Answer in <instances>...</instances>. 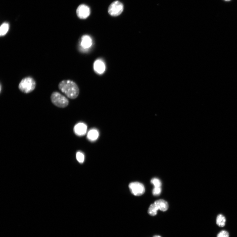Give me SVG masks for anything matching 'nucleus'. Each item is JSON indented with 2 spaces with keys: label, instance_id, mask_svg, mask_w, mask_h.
Instances as JSON below:
<instances>
[{
  "label": "nucleus",
  "instance_id": "obj_1",
  "mask_svg": "<svg viewBox=\"0 0 237 237\" xmlns=\"http://www.w3.org/2000/svg\"><path fill=\"white\" fill-rule=\"evenodd\" d=\"M58 87L61 91L68 98L72 99L77 98L80 92L77 84L70 80H64L60 81Z\"/></svg>",
  "mask_w": 237,
  "mask_h": 237
},
{
  "label": "nucleus",
  "instance_id": "obj_2",
  "mask_svg": "<svg viewBox=\"0 0 237 237\" xmlns=\"http://www.w3.org/2000/svg\"><path fill=\"white\" fill-rule=\"evenodd\" d=\"M36 86V82L32 77H28L23 78L19 85V90L22 92L28 94L33 91Z\"/></svg>",
  "mask_w": 237,
  "mask_h": 237
},
{
  "label": "nucleus",
  "instance_id": "obj_3",
  "mask_svg": "<svg viewBox=\"0 0 237 237\" xmlns=\"http://www.w3.org/2000/svg\"><path fill=\"white\" fill-rule=\"evenodd\" d=\"M51 101L56 106L61 108H64L69 105V101L64 95L58 92H54L51 96Z\"/></svg>",
  "mask_w": 237,
  "mask_h": 237
},
{
  "label": "nucleus",
  "instance_id": "obj_4",
  "mask_svg": "<svg viewBox=\"0 0 237 237\" xmlns=\"http://www.w3.org/2000/svg\"><path fill=\"white\" fill-rule=\"evenodd\" d=\"M124 10L123 4L118 1L112 2L108 9V12L112 16H117L122 13Z\"/></svg>",
  "mask_w": 237,
  "mask_h": 237
},
{
  "label": "nucleus",
  "instance_id": "obj_5",
  "mask_svg": "<svg viewBox=\"0 0 237 237\" xmlns=\"http://www.w3.org/2000/svg\"><path fill=\"white\" fill-rule=\"evenodd\" d=\"M129 188L131 193L136 196H141L145 192L144 185L139 182H133L130 183Z\"/></svg>",
  "mask_w": 237,
  "mask_h": 237
},
{
  "label": "nucleus",
  "instance_id": "obj_6",
  "mask_svg": "<svg viewBox=\"0 0 237 237\" xmlns=\"http://www.w3.org/2000/svg\"><path fill=\"white\" fill-rule=\"evenodd\" d=\"M77 14L78 17L80 19H86L90 15V8L86 5H80L77 8Z\"/></svg>",
  "mask_w": 237,
  "mask_h": 237
},
{
  "label": "nucleus",
  "instance_id": "obj_7",
  "mask_svg": "<svg viewBox=\"0 0 237 237\" xmlns=\"http://www.w3.org/2000/svg\"><path fill=\"white\" fill-rule=\"evenodd\" d=\"M92 39L89 35H84L81 37L80 45L83 50H87L89 49L92 47Z\"/></svg>",
  "mask_w": 237,
  "mask_h": 237
},
{
  "label": "nucleus",
  "instance_id": "obj_8",
  "mask_svg": "<svg viewBox=\"0 0 237 237\" xmlns=\"http://www.w3.org/2000/svg\"><path fill=\"white\" fill-rule=\"evenodd\" d=\"M94 69L96 73L98 74H102L106 70L105 64L103 61L100 59H97L93 65Z\"/></svg>",
  "mask_w": 237,
  "mask_h": 237
},
{
  "label": "nucleus",
  "instance_id": "obj_9",
  "mask_svg": "<svg viewBox=\"0 0 237 237\" xmlns=\"http://www.w3.org/2000/svg\"><path fill=\"white\" fill-rule=\"evenodd\" d=\"M87 126L86 125L82 123L76 124L74 127V131L76 135L78 136H82L86 133Z\"/></svg>",
  "mask_w": 237,
  "mask_h": 237
},
{
  "label": "nucleus",
  "instance_id": "obj_10",
  "mask_svg": "<svg viewBox=\"0 0 237 237\" xmlns=\"http://www.w3.org/2000/svg\"><path fill=\"white\" fill-rule=\"evenodd\" d=\"M154 203L156 205L159 210L163 211H165L168 209V203L165 200L162 199L158 200Z\"/></svg>",
  "mask_w": 237,
  "mask_h": 237
},
{
  "label": "nucleus",
  "instance_id": "obj_11",
  "mask_svg": "<svg viewBox=\"0 0 237 237\" xmlns=\"http://www.w3.org/2000/svg\"><path fill=\"white\" fill-rule=\"evenodd\" d=\"M99 133L98 131L93 129L90 130L88 133L87 138L89 141H94L98 139Z\"/></svg>",
  "mask_w": 237,
  "mask_h": 237
},
{
  "label": "nucleus",
  "instance_id": "obj_12",
  "mask_svg": "<svg viewBox=\"0 0 237 237\" xmlns=\"http://www.w3.org/2000/svg\"><path fill=\"white\" fill-rule=\"evenodd\" d=\"M226 221V217L222 214H219L216 217V223L219 227H224L225 226Z\"/></svg>",
  "mask_w": 237,
  "mask_h": 237
},
{
  "label": "nucleus",
  "instance_id": "obj_13",
  "mask_svg": "<svg viewBox=\"0 0 237 237\" xmlns=\"http://www.w3.org/2000/svg\"><path fill=\"white\" fill-rule=\"evenodd\" d=\"M9 28L8 23L4 22L2 24L0 27V36L1 37L4 36L8 32Z\"/></svg>",
  "mask_w": 237,
  "mask_h": 237
},
{
  "label": "nucleus",
  "instance_id": "obj_14",
  "mask_svg": "<svg viewBox=\"0 0 237 237\" xmlns=\"http://www.w3.org/2000/svg\"><path fill=\"white\" fill-rule=\"evenodd\" d=\"M156 205L155 204H151L148 210V214L152 216L156 215L157 213V211L159 210Z\"/></svg>",
  "mask_w": 237,
  "mask_h": 237
},
{
  "label": "nucleus",
  "instance_id": "obj_15",
  "mask_svg": "<svg viewBox=\"0 0 237 237\" xmlns=\"http://www.w3.org/2000/svg\"><path fill=\"white\" fill-rule=\"evenodd\" d=\"M76 158L79 162L82 163L84 160V155L80 151H78L76 154Z\"/></svg>",
  "mask_w": 237,
  "mask_h": 237
},
{
  "label": "nucleus",
  "instance_id": "obj_16",
  "mask_svg": "<svg viewBox=\"0 0 237 237\" xmlns=\"http://www.w3.org/2000/svg\"><path fill=\"white\" fill-rule=\"evenodd\" d=\"M151 183L154 185L155 187H161L162 185L160 180L156 178L152 179L151 180Z\"/></svg>",
  "mask_w": 237,
  "mask_h": 237
},
{
  "label": "nucleus",
  "instance_id": "obj_17",
  "mask_svg": "<svg viewBox=\"0 0 237 237\" xmlns=\"http://www.w3.org/2000/svg\"><path fill=\"white\" fill-rule=\"evenodd\" d=\"M161 189V187H154L153 190V194L154 196H158L160 195Z\"/></svg>",
  "mask_w": 237,
  "mask_h": 237
},
{
  "label": "nucleus",
  "instance_id": "obj_18",
  "mask_svg": "<svg viewBox=\"0 0 237 237\" xmlns=\"http://www.w3.org/2000/svg\"><path fill=\"white\" fill-rule=\"evenodd\" d=\"M217 237H229V234L227 231L222 230L217 234Z\"/></svg>",
  "mask_w": 237,
  "mask_h": 237
},
{
  "label": "nucleus",
  "instance_id": "obj_19",
  "mask_svg": "<svg viewBox=\"0 0 237 237\" xmlns=\"http://www.w3.org/2000/svg\"><path fill=\"white\" fill-rule=\"evenodd\" d=\"M154 237H161L159 235H155L154 236Z\"/></svg>",
  "mask_w": 237,
  "mask_h": 237
},
{
  "label": "nucleus",
  "instance_id": "obj_20",
  "mask_svg": "<svg viewBox=\"0 0 237 237\" xmlns=\"http://www.w3.org/2000/svg\"><path fill=\"white\" fill-rule=\"evenodd\" d=\"M225 1H230V0H225Z\"/></svg>",
  "mask_w": 237,
  "mask_h": 237
}]
</instances>
